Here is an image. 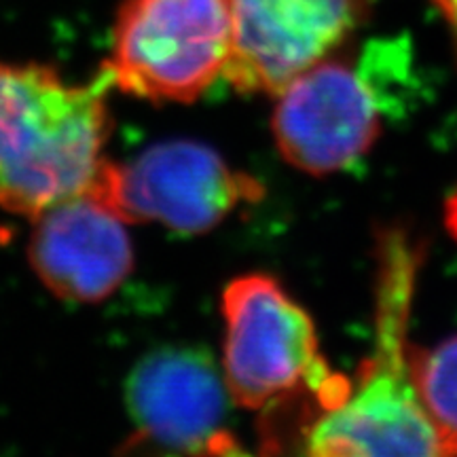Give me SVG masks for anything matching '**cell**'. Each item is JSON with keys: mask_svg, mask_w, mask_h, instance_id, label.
<instances>
[{"mask_svg": "<svg viewBox=\"0 0 457 457\" xmlns=\"http://www.w3.org/2000/svg\"><path fill=\"white\" fill-rule=\"evenodd\" d=\"M421 248L400 228L377 245L375 343L356 384L307 430L305 457H457L417 390L411 370L409 313Z\"/></svg>", "mask_w": 457, "mask_h": 457, "instance_id": "1", "label": "cell"}, {"mask_svg": "<svg viewBox=\"0 0 457 457\" xmlns=\"http://www.w3.org/2000/svg\"><path fill=\"white\" fill-rule=\"evenodd\" d=\"M111 87L104 68L71 83L49 66L0 62V210L34 219L94 185Z\"/></svg>", "mask_w": 457, "mask_h": 457, "instance_id": "2", "label": "cell"}, {"mask_svg": "<svg viewBox=\"0 0 457 457\" xmlns=\"http://www.w3.org/2000/svg\"><path fill=\"white\" fill-rule=\"evenodd\" d=\"M413 89L407 38H377L356 60H322L278 94L273 138L307 174H333L367 155L390 112Z\"/></svg>", "mask_w": 457, "mask_h": 457, "instance_id": "3", "label": "cell"}, {"mask_svg": "<svg viewBox=\"0 0 457 457\" xmlns=\"http://www.w3.org/2000/svg\"><path fill=\"white\" fill-rule=\"evenodd\" d=\"M222 316V377L239 407L262 409L301 387L316 394L322 407L345 394L350 384L320 356L312 318L273 278L250 273L228 282Z\"/></svg>", "mask_w": 457, "mask_h": 457, "instance_id": "4", "label": "cell"}, {"mask_svg": "<svg viewBox=\"0 0 457 457\" xmlns=\"http://www.w3.org/2000/svg\"><path fill=\"white\" fill-rule=\"evenodd\" d=\"M231 30V0H125L104 71L136 98L193 102L225 77Z\"/></svg>", "mask_w": 457, "mask_h": 457, "instance_id": "5", "label": "cell"}, {"mask_svg": "<svg viewBox=\"0 0 457 457\" xmlns=\"http://www.w3.org/2000/svg\"><path fill=\"white\" fill-rule=\"evenodd\" d=\"M89 188L125 222H157L182 236L210 231L262 195L253 176L191 140L159 142L128 163L106 159Z\"/></svg>", "mask_w": 457, "mask_h": 457, "instance_id": "6", "label": "cell"}, {"mask_svg": "<svg viewBox=\"0 0 457 457\" xmlns=\"http://www.w3.org/2000/svg\"><path fill=\"white\" fill-rule=\"evenodd\" d=\"M369 0H231L225 79L242 94L278 96L333 54Z\"/></svg>", "mask_w": 457, "mask_h": 457, "instance_id": "7", "label": "cell"}, {"mask_svg": "<svg viewBox=\"0 0 457 457\" xmlns=\"http://www.w3.org/2000/svg\"><path fill=\"white\" fill-rule=\"evenodd\" d=\"M125 222L91 188L34 216L30 262L55 296L98 303L125 282L134 248Z\"/></svg>", "mask_w": 457, "mask_h": 457, "instance_id": "8", "label": "cell"}, {"mask_svg": "<svg viewBox=\"0 0 457 457\" xmlns=\"http://www.w3.org/2000/svg\"><path fill=\"white\" fill-rule=\"evenodd\" d=\"M125 396L142 436L171 453H199L222 432L225 377L193 347H163L142 358Z\"/></svg>", "mask_w": 457, "mask_h": 457, "instance_id": "9", "label": "cell"}, {"mask_svg": "<svg viewBox=\"0 0 457 457\" xmlns=\"http://www.w3.org/2000/svg\"><path fill=\"white\" fill-rule=\"evenodd\" d=\"M411 370L430 415L457 438V337L432 350H411Z\"/></svg>", "mask_w": 457, "mask_h": 457, "instance_id": "10", "label": "cell"}, {"mask_svg": "<svg viewBox=\"0 0 457 457\" xmlns=\"http://www.w3.org/2000/svg\"><path fill=\"white\" fill-rule=\"evenodd\" d=\"M182 457H253V455H248L245 451L239 449V445L233 441L225 430H222L204 451H199V453H191V455H182Z\"/></svg>", "mask_w": 457, "mask_h": 457, "instance_id": "11", "label": "cell"}, {"mask_svg": "<svg viewBox=\"0 0 457 457\" xmlns=\"http://www.w3.org/2000/svg\"><path fill=\"white\" fill-rule=\"evenodd\" d=\"M441 13L447 20V24L451 28V34H453L455 43H457V0H434Z\"/></svg>", "mask_w": 457, "mask_h": 457, "instance_id": "12", "label": "cell"}, {"mask_svg": "<svg viewBox=\"0 0 457 457\" xmlns=\"http://www.w3.org/2000/svg\"><path fill=\"white\" fill-rule=\"evenodd\" d=\"M445 225H447L451 236L457 239V191L447 199V205H445Z\"/></svg>", "mask_w": 457, "mask_h": 457, "instance_id": "13", "label": "cell"}]
</instances>
